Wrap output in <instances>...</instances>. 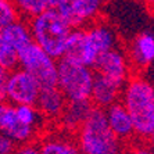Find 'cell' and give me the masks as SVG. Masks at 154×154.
Masks as SVG:
<instances>
[{
	"instance_id": "1",
	"label": "cell",
	"mask_w": 154,
	"mask_h": 154,
	"mask_svg": "<svg viewBox=\"0 0 154 154\" xmlns=\"http://www.w3.org/2000/svg\"><path fill=\"white\" fill-rule=\"evenodd\" d=\"M121 103L131 115L135 136L149 140L154 132V85L143 76H131L122 88Z\"/></svg>"
},
{
	"instance_id": "2",
	"label": "cell",
	"mask_w": 154,
	"mask_h": 154,
	"mask_svg": "<svg viewBox=\"0 0 154 154\" xmlns=\"http://www.w3.org/2000/svg\"><path fill=\"white\" fill-rule=\"evenodd\" d=\"M76 144L81 154H122V142L110 129L104 110L93 107L76 131Z\"/></svg>"
},
{
	"instance_id": "3",
	"label": "cell",
	"mask_w": 154,
	"mask_h": 154,
	"mask_svg": "<svg viewBox=\"0 0 154 154\" xmlns=\"http://www.w3.org/2000/svg\"><path fill=\"white\" fill-rule=\"evenodd\" d=\"M28 24L33 43L54 60L64 57L67 40L72 28L63 20L57 10L47 8L32 17Z\"/></svg>"
},
{
	"instance_id": "4",
	"label": "cell",
	"mask_w": 154,
	"mask_h": 154,
	"mask_svg": "<svg viewBox=\"0 0 154 154\" xmlns=\"http://www.w3.org/2000/svg\"><path fill=\"white\" fill-rule=\"evenodd\" d=\"M94 71L69 58H60L57 63V88L68 101L89 100Z\"/></svg>"
},
{
	"instance_id": "5",
	"label": "cell",
	"mask_w": 154,
	"mask_h": 154,
	"mask_svg": "<svg viewBox=\"0 0 154 154\" xmlns=\"http://www.w3.org/2000/svg\"><path fill=\"white\" fill-rule=\"evenodd\" d=\"M18 67L32 75L42 89L57 86V60L31 42L20 51Z\"/></svg>"
},
{
	"instance_id": "6",
	"label": "cell",
	"mask_w": 154,
	"mask_h": 154,
	"mask_svg": "<svg viewBox=\"0 0 154 154\" xmlns=\"http://www.w3.org/2000/svg\"><path fill=\"white\" fill-rule=\"evenodd\" d=\"M93 68L96 69V74L111 79L112 82L118 83L122 88L131 78V71H132L128 54L118 46L100 54Z\"/></svg>"
},
{
	"instance_id": "7",
	"label": "cell",
	"mask_w": 154,
	"mask_h": 154,
	"mask_svg": "<svg viewBox=\"0 0 154 154\" xmlns=\"http://www.w3.org/2000/svg\"><path fill=\"white\" fill-rule=\"evenodd\" d=\"M40 89L42 88L32 75H29L22 68H17L11 71L8 75L6 97L13 106H20V104L35 106Z\"/></svg>"
},
{
	"instance_id": "8",
	"label": "cell",
	"mask_w": 154,
	"mask_h": 154,
	"mask_svg": "<svg viewBox=\"0 0 154 154\" xmlns=\"http://www.w3.org/2000/svg\"><path fill=\"white\" fill-rule=\"evenodd\" d=\"M101 4L103 0H67L57 11L72 29L85 28L90 22L96 21Z\"/></svg>"
},
{
	"instance_id": "9",
	"label": "cell",
	"mask_w": 154,
	"mask_h": 154,
	"mask_svg": "<svg viewBox=\"0 0 154 154\" xmlns=\"http://www.w3.org/2000/svg\"><path fill=\"white\" fill-rule=\"evenodd\" d=\"M99 56L100 54L97 53V50L92 45L86 29L85 28L72 29L68 36V40H67L64 57L93 68V65L97 61Z\"/></svg>"
},
{
	"instance_id": "10",
	"label": "cell",
	"mask_w": 154,
	"mask_h": 154,
	"mask_svg": "<svg viewBox=\"0 0 154 154\" xmlns=\"http://www.w3.org/2000/svg\"><path fill=\"white\" fill-rule=\"evenodd\" d=\"M0 132L11 137L17 144H24L32 142L36 129L20 121L13 104L0 103Z\"/></svg>"
},
{
	"instance_id": "11",
	"label": "cell",
	"mask_w": 154,
	"mask_h": 154,
	"mask_svg": "<svg viewBox=\"0 0 154 154\" xmlns=\"http://www.w3.org/2000/svg\"><path fill=\"white\" fill-rule=\"evenodd\" d=\"M128 58L131 67L144 69L154 63V33L144 31L132 40L128 49Z\"/></svg>"
},
{
	"instance_id": "12",
	"label": "cell",
	"mask_w": 154,
	"mask_h": 154,
	"mask_svg": "<svg viewBox=\"0 0 154 154\" xmlns=\"http://www.w3.org/2000/svg\"><path fill=\"white\" fill-rule=\"evenodd\" d=\"M121 93L122 86H119L118 83L112 82L111 79L106 78L100 74H94L93 85H92L89 97L93 107L106 110L121 99Z\"/></svg>"
},
{
	"instance_id": "13",
	"label": "cell",
	"mask_w": 154,
	"mask_h": 154,
	"mask_svg": "<svg viewBox=\"0 0 154 154\" xmlns=\"http://www.w3.org/2000/svg\"><path fill=\"white\" fill-rule=\"evenodd\" d=\"M104 114L110 129L121 142H128L135 137V129L131 115L128 114L122 103L117 101L115 104L107 107L104 110Z\"/></svg>"
},
{
	"instance_id": "14",
	"label": "cell",
	"mask_w": 154,
	"mask_h": 154,
	"mask_svg": "<svg viewBox=\"0 0 154 154\" xmlns=\"http://www.w3.org/2000/svg\"><path fill=\"white\" fill-rule=\"evenodd\" d=\"M67 99L57 86L40 89L35 107L39 110L43 118L58 119L67 106Z\"/></svg>"
},
{
	"instance_id": "15",
	"label": "cell",
	"mask_w": 154,
	"mask_h": 154,
	"mask_svg": "<svg viewBox=\"0 0 154 154\" xmlns=\"http://www.w3.org/2000/svg\"><path fill=\"white\" fill-rule=\"evenodd\" d=\"M90 42L94 46L99 54H103L106 51L111 50L118 45V38L114 29L108 25L107 22L103 21H93L88 26H85Z\"/></svg>"
},
{
	"instance_id": "16",
	"label": "cell",
	"mask_w": 154,
	"mask_h": 154,
	"mask_svg": "<svg viewBox=\"0 0 154 154\" xmlns=\"http://www.w3.org/2000/svg\"><path fill=\"white\" fill-rule=\"evenodd\" d=\"M0 42L6 43L17 51H21L25 46H28L32 40L29 24L25 20H20L8 24L4 28H0Z\"/></svg>"
},
{
	"instance_id": "17",
	"label": "cell",
	"mask_w": 154,
	"mask_h": 154,
	"mask_svg": "<svg viewBox=\"0 0 154 154\" xmlns=\"http://www.w3.org/2000/svg\"><path fill=\"white\" fill-rule=\"evenodd\" d=\"M92 110H93V104L90 103V100L67 101V106L58 119H60L61 125L64 126V129L69 132H76Z\"/></svg>"
},
{
	"instance_id": "18",
	"label": "cell",
	"mask_w": 154,
	"mask_h": 154,
	"mask_svg": "<svg viewBox=\"0 0 154 154\" xmlns=\"http://www.w3.org/2000/svg\"><path fill=\"white\" fill-rule=\"evenodd\" d=\"M40 154H81L76 142L65 135L47 136L39 144Z\"/></svg>"
},
{
	"instance_id": "19",
	"label": "cell",
	"mask_w": 154,
	"mask_h": 154,
	"mask_svg": "<svg viewBox=\"0 0 154 154\" xmlns=\"http://www.w3.org/2000/svg\"><path fill=\"white\" fill-rule=\"evenodd\" d=\"M20 17L31 20L32 17L49 8L47 0H13Z\"/></svg>"
},
{
	"instance_id": "20",
	"label": "cell",
	"mask_w": 154,
	"mask_h": 154,
	"mask_svg": "<svg viewBox=\"0 0 154 154\" xmlns=\"http://www.w3.org/2000/svg\"><path fill=\"white\" fill-rule=\"evenodd\" d=\"M14 107L20 121L38 131V128L42 125V118H43L39 110L33 104H20V106H14Z\"/></svg>"
},
{
	"instance_id": "21",
	"label": "cell",
	"mask_w": 154,
	"mask_h": 154,
	"mask_svg": "<svg viewBox=\"0 0 154 154\" xmlns=\"http://www.w3.org/2000/svg\"><path fill=\"white\" fill-rule=\"evenodd\" d=\"M18 57H20V51L6 43L0 42V67H3L8 72L14 71L18 68Z\"/></svg>"
},
{
	"instance_id": "22",
	"label": "cell",
	"mask_w": 154,
	"mask_h": 154,
	"mask_svg": "<svg viewBox=\"0 0 154 154\" xmlns=\"http://www.w3.org/2000/svg\"><path fill=\"white\" fill-rule=\"evenodd\" d=\"M18 18L20 14L13 0H0V28L7 26L8 24L17 21Z\"/></svg>"
},
{
	"instance_id": "23",
	"label": "cell",
	"mask_w": 154,
	"mask_h": 154,
	"mask_svg": "<svg viewBox=\"0 0 154 154\" xmlns=\"http://www.w3.org/2000/svg\"><path fill=\"white\" fill-rule=\"evenodd\" d=\"M17 150V143L7 135L0 132V154H14Z\"/></svg>"
},
{
	"instance_id": "24",
	"label": "cell",
	"mask_w": 154,
	"mask_h": 154,
	"mask_svg": "<svg viewBox=\"0 0 154 154\" xmlns=\"http://www.w3.org/2000/svg\"><path fill=\"white\" fill-rule=\"evenodd\" d=\"M8 75H10V72L7 69H4L3 67H0V103H4V101L7 100L6 92H7Z\"/></svg>"
},
{
	"instance_id": "25",
	"label": "cell",
	"mask_w": 154,
	"mask_h": 154,
	"mask_svg": "<svg viewBox=\"0 0 154 154\" xmlns=\"http://www.w3.org/2000/svg\"><path fill=\"white\" fill-rule=\"evenodd\" d=\"M14 154H40L39 150V146L36 143H24V144H20L17 146V150H15Z\"/></svg>"
},
{
	"instance_id": "26",
	"label": "cell",
	"mask_w": 154,
	"mask_h": 154,
	"mask_svg": "<svg viewBox=\"0 0 154 154\" xmlns=\"http://www.w3.org/2000/svg\"><path fill=\"white\" fill-rule=\"evenodd\" d=\"M129 154H154V150L150 146H147L144 143H140V144L133 146L131 149V151H129Z\"/></svg>"
},
{
	"instance_id": "27",
	"label": "cell",
	"mask_w": 154,
	"mask_h": 154,
	"mask_svg": "<svg viewBox=\"0 0 154 154\" xmlns=\"http://www.w3.org/2000/svg\"><path fill=\"white\" fill-rule=\"evenodd\" d=\"M65 2H67V0H47V6H49V8L57 10V8L60 7V6H63Z\"/></svg>"
},
{
	"instance_id": "28",
	"label": "cell",
	"mask_w": 154,
	"mask_h": 154,
	"mask_svg": "<svg viewBox=\"0 0 154 154\" xmlns=\"http://www.w3.org/2000/svg\"><path fill=\"white\" fill-rule=\"evenodd\" d=\"M143 2H144V4H146L147 7L150 8V10L154 11V0H143Z\"/></svg>"
},
{
	"instance_id": "29",
	"label": "cell",
	"mask_w": 154,
	"mask_h": 154,
	"mask_svg": "<svg viewBox=\"0 0 154 154\" xmlns=\"http://www.w3.org/2000/svg\"><path fill=\"white\" fill-rule=\"evenodd\" d=\"M149 140H150V147L154 150V132H153V135L150 136V139H149Z\"/></svg>"
},
{
	"instance_id": "30",
	"label": "cell",
	"mask_w": 154,
	"mask_h": 154,
	"mask_svg": "<svg viewBox=\"0 0 154 154\" xmlns=\"http://www.w3.org/2000/svg\"><path fill=\"white\" fill-rule=\"evenodd\" d=\"M103 2H108V0H103Z\"/></svg>"
}]
</instances>
